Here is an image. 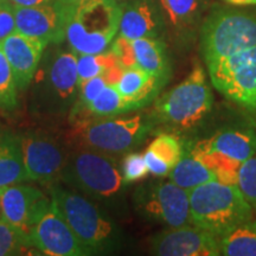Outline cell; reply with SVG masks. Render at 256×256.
<instances>
[{"label": "cell", "instance_id": "1", "mask_svg": "<svg viewBox=\"0 0 256 256\" xmlns=\"http://www.w3.org/2000/svg\"><path fill=\"white\" fill-rule=\"evenodd\" d=\"M120 18L121 5L116 0L66 4V38L72 50L76 55L107 51L119 32Z\"/></svg>", "mask_w": 256, "mask_h": 256}, {"label": "cell", "instance_id": "2", "mask_svg": "<svg viewBox=\"0 0 256 256\" xmlns=\"http://www.w3.org/2000/svg\"><path fill=\"white\" fill-rule=\"evenodd\" d=\"M50 198L88 255L113 252L119 247L120 230L88 198L60 185L51 188Z\"/></svg>", "mask_w": 256, "mask_h": 256}, {"label": "cell", "instance_id": "3", "mask_svg": "<svg viewBox=\"0 0 256 256\" xmlns=\"http://www.w3.org/2000/svg\"><path fill=\"white\" fill-rule=\"evenodd\" d=\"M191 223L220 236L252 217V206L236 185L210 180L188 191Z\"/></svg>", "mask_w": 256, "mask_h": 256}, {"label": "cell", "instance_id": "4", "mask_svg": "<svg viewBox=\"0 0 256 256\" xmlns=\"http://www.w3.org/2000/svg\"><path fill=\"white\" fill-rule=\"evenodd\" d=\"M200 50L206 66L256 46V14L216 8L202 22Z\"/></svg>", "mask_w": 256, "mask_h": 256}, {"label": "cell", "instance_id": "5", "mask_svg": "<svg viewBox=\"0 0 256 256\" xmlns=\"http://www.w3.org/2000/svg\"><path fill=\"white\" fill-rule=\"evenodd\" d=\"M32 101L34 110L60 114L74 104L80 87L78 55L74 51H58L40 60L34 74Z\"/></svg>", "mask_w": 256, "mask_h": 256}, {"label": "cell", "instance_id": "6", "mask_svg": "<svg viewBox=\"0 0 256 256\" xmlns=\"http://www.w3.org/2000/svg\"><path fill=\"white\" fill-rule=\"evenodd\" d=\"M60 178L98 200L116 196L127 185L120 166L112 156L88 147L70 153Z\"/></svg>", "mask_w": 256, "mask_h": 256}, {"label": "cell", "instance_id": "7", "mask_svg": "<svg viewBox=\"0 0 256 256\" xmlns=\"http://www.w3.org/2000/svg\"><path fill=\"white\" fill-rule=\"evenodd\" d=\"M214 95L206 81V72L197 64L180 84L164 92L154 106L156 119L177 128H191L209 114Z\"/></svg>", "mask_w": 256, "mask_h": 256}, {"label": "cell", "instance_id": "8", "mask_svg": "<svg viewBox=\"0 0 256 256\" xmlns=\"http://www.w3.org/2000/svg\"><path fill=\"white\" fill-rule=\"evenodd\" d=\"M134 204L140 215L168 228L192 224L188 191L171 180L152 182L138 188Z\"/></svg>", "mask_w": 256, "mask_h": 256}, {"label": "cell", "instance_id": "9", "mask_svg": "<svg viewBox=\"0 0 256 256\" xmlns=\"http://www.w3.org/2000/svg\"><path fill=\"white\" fill-rule=\"evenodd\" d=\"M212 86L236 104L256 110V46L210 66Z\"/></svg>", "mask_w": 256, "mask_h": 256}, {"label": "cell", "instance_id": "10", "mask_svg": "<svg viewBox=\"0 0 256 256\" xmlns=\"http://www.w3.org/2000/svg\"><path fill=\"white\" fill-rule=\"evenodd\" d=\"M190 153L215 174L220 171L238 172L242 162L256 154V134L248 128L220 130L194 144Z\"/></svg>", "mask_w": 256, "mask_h": 256}, {"label": "cell", "instance_id": "11", "mask_svg": "<svg viewBox=\"0 0 256 256\" xmlns=\"http://www.w3.org/2000/svg\"><path fill=\"white\" fill-rule=\"evenodd\" d=\"M150 130L151 121L142 115L126 119L95 120L83 127L81 139L88 148L113 156L139 145Z\"/></svg>", "mask_w": 256, "mask_h": 256}, {"label": "cell", "instance_id": "12", "mask_svg": "<svg viewBox=\"0 0 256 256\" xmlns=\"http://www.w3.org/2000/svg\"><path fill=\"white\" fill-rule=\"evenodd\" d=\"M50 206L51 198L34 186L14 184L0 188L2 218L28 238L34 224Z\"/></svg>", "mask_w": 256, "mask_h": 256}, {"label": "cell", "instance_id": "13", "mask_svg": "<svg viewBox=\"0 0 256 256\" xmlns=\"http://www.w3.org/2000/svg\"><path fill=\"white\" fill-rule=\"evenodd\" d=\"M20 140L28 180L52 183L60 177L69 154L56 139L46 134L28 133Z\"/></svg>", "mask_w": 256, "mask_h": 256}, {"label": "cell", "instance_id": "14", "mask_svg": "<svg viewBox=\"0 0 256 256\" xmlns=\"http://www.w3.org/2000/svg\"><path fill=\"white\" fill-rule=\"evenodd\" d=\"M151 252L159 256H218L220 238L188 224L168 228L151 240Z\"/></svg>", "mask_w": 256, "mask_h": 256}, {"label": "cell", "instance_id": "15", "mask_svg": "<svg viewBox=\"0 0 256 256\" xmlns=\"http://www.w3.org/2000/svg\"><path fill=\"white\" fill-rule=\"evenodd\" d=\"M34 247L46 255L82 256L88 255L81 242L63 220L58 211L51 206L44 211L30 234Z\"/></svg>", "mask_w": 256, "mask_h": 256}, {"label": "cell", "instance_id": "16", "mask_svg": "<svg viewBox=\"0 0 256 256\" xmlns=\"http://www.w3.org/2000/svg\"><path fill=\"white\" fill-rule=\"evenodd\" d=\"M14 16L17 31L25 36L46 46L66 40V4L62 0L34 8H14Z\"/></svg>", "mask_w": 256, "mask_h": 256}, {"label": "cell", "instance_id": "17", "mask_svg": "<svg viewBox=\"0 0 256 256\" xmlns=\"http://www.w3.org/2000/svg\"><path fill=\"white\" fill-rule=\"evenodd\" d=\"M120 5L119 36L127 40H160L165 34L166 20L159 0H128Z\"/></svg>", "mask_w": 256, "mask_h": 256}, {"label": "cell", "instance_id": "18", "mask_svg": "<svg viewBox=\"0 0 256 256\" xmlns=\"http://www.w3.org/2000/svg\"><path fill=\"white\" fill-rule=\"evenodd\" d=\"M12 72L18 89H25L34 80L43 52L48 46L34 37L16 31L0 43Z\"/></svg>", "mask_w": 256, "mask_h": 256}, {"label": "cell", "instance_id": "19", "mask_svg": "<svg viewBox=\"0 0 256 256\" xmlns=\"http://www.w3.org/2000/svg\"><path fill=\"white\" fill-rule=\"evenodd\" d=\"M166 24L172 28L180 43L196 37L202 25L208 0H159Z\"/></svg>", "mask_w": 256, "mask_h": 256}, {"label": "cell", "instance_id": "20", "mask_svg": "<svg viewBox=\"0 0 256 256\" xmlns=\"http://www.w3.org/2000/svg\"><path fill=\"white\" fill-rule=\"evenodd\" d=\"M164 84L162 80L139 66H130L122 69L115 88L134 110L150 104Z\"/></svg>", "mask_w": 256, "mask_h": 256}, {"label": "cell", "instance_id": "21", "mask_svg": "<svg viewBox=\"0 0 256 256\" xmlns=\"http://www.w3.org/2000/svg\"><path fill=\"white\" fill-rule=\"evenodd\" d=\"M134 66H139L165 83L171 76V66L165 44L158 38L130 40Z\"/></svg>", "mask_w": 256, "mask_h": 256}, {"label": "cell", "instance_id": "22", "mask_svg": "<svg viewBox=\"0 0 256 256\" xmlns=\"http://www.w3.org/2000/svg\"><path fill=\"white\" fill-rule=\"evenodd\" d=\"M28 180L25 171L20 136L0 134V188Z\"/></svg>", "mask_w": 256, "mask_h": 256}, {"label": "cell", "instance_id": "23", "mask_svg": "<svg viewBox=\"0 0 256 256\" xmlns=\"http://www.w3.org/2000/svg\"><path fill=\"white\" fill-rule=\"evenodd\" d=\"M168 176L170 180L186 191H191L202 184L217 179L215 172L190 152L180 156Z\"/></svg>", "mask_w": 256, "mask_h": 256}, {"label": "cell", "instance_id": "24", "mask_svg": "<svg viewBox=\"0 0 256 256\" xmlns=\"http://www.w3.org/2000/svg\"><path fill=\"white\" fill-rule=\"evenodd\" d=\"M220 254L256 256V220L238 224L220 236Z\"/></svg>", "mask_w": 256, "mask_h": 256}, {"label": "cell", "instance_id": "25", "mask_svg": "<svg viewBox=\"0 0 256 256\" xmlns=\"http://www.w3.org/2000/svg\"><path fill=\"white\" fill-rule=\"evenodd\" d=\"M83 108L96 116H113V115L122 114L124 112L133 110L132 106L120 95L114 84L106 86L100 95Z\"/></svg>", "mask_w": 256, "mask_h": 256}, {"label": "cell", "instance_id": "26", "mask_svg": "<svg viewBox=\"0 0 256 256\" xmlns=\"http://www.w3.org/2000/svg\"><path fill=\"white\" fill-rule=\"evenodd\" d=\"M118 66L120 64L110 50L100 54H92V55H78V84L89 78L110 72Z\"/></svg>", "mask_w": 256, "mask_h": 256}, {"label": "cell", "instance_id": "27", "mask_svg": "<svg viewBox=\"0 0 256 256\" xmlns=\"http://www.w3.org/2000/svg\"><path fill=\"white\" fill-rule=\"evenodd\" d=\"M30 247V238L0 217V256L20 255Z\"/></svg>", "mask_w": 256, "mask_h": 256}, {"label": "cell", "instance_id": "28", "mask_svg": "<svg viewBox=\"0 0 256 256\" xmlns=\"http://www.w3.org/2000/svg\"><path fill=\"white\" fill-rule=\"evenodd\" d=\"M17 83L14 72L0 46V106L12 108L17 104Z\"/></svg>", "mask_w": 256, "mask_h": 256}, {"label": "cell", "instance_id": "29", "mask_svg": "<svg viewBox=\"0 0 256 256\" xmlns=\"http://www.w3.org/2000/svg\"><path fill=\"white\" fill-rule=\"evenodd\" d=\"M148 150L168 162L171 168L177 164L178 160L183 156L180 142L178 138L171 136V134H160L151 142Z\"/></svg>", "mask_w": 256, "mask_h": 256}, {"label": "cell", "instance_id": "30", "mask_svg": "<svg viewBox=\"0 0 256 256\" xmlns=\"http://www.w3.org/2000/svg\"><path fill=\"white\" fill-rule=\"evenodd\" d=\"M238 186L252 206L256 208V154L243 162L238 168Z\"/></svg>", "mask_w": 256, "mask_h": 256}, {"label": "cell", "instance_id": "31", "mask_svg": "<svg viewBox=\"0 0 256 256\" xmlns=\"http://www.w3.org/2000/svg\"><path fill=\"white\" fill-rule=\"evenodd\" d=\"M120 168L127 184L139 180L150 174L144 154H140V153L127 154L121 162Z\"/></svg>", "mask_w": 256, "mask_h": 256}, {"label": "cell", "instance_id": "32", "mask_svg": "<svg viewBox=\"0 0 256 256\" xmlns=\"http://www.w3.org/2000/svg\"><path fill=\"white\" fill-rule=\"evenodd\" d=\"M16 31L14 6L8 0H0V43Z\"/></svg>", "mask_w": 256, "mask_h": 256}, {"label": "cell", "instance_id": "33", "mask_svg": "<svg viewBox=\"0 0 256 256\" xmlns=\"http://www.w3.org/2000/svg\"><path fill=\"white\" fill-rule=\"evenodd\" d=\"M144 158H145L148 171L151 172L152 174L156 176V177H165V176H168L170 174V171H171V166H170L166 162H164L162 158H159L158 156H156L152 151H150L148 148L146 150Z\"/></svg>", "mask_w": 256, "mask_h": 256}, {"label": "cell", "instance_id": "34", "mask_svg": "<svg viewBox=\"0 0 256 256\" xmlns=\"http://www.w3.org/2000/svg\"><path fill=\"white\" fill-rule=\"evenodd\" d=\"M14 8H34V6H40L50 4L55 0H8Z\"/></svg>", "mask_w": 256, "mask_h": 256}, {"label": "cell", "instance_id": "35", "mask_svg": "<svg viewBox=\"0 0 256 256\" xmlns=\"http://www.w3.org/2000/svg\"><path fill=\"white\" fill-rule=\"evenodd\" d=\"M232 5H256V0H226Z\"/></svg>", "mask_w": 256, "mask_h": 256}, {"label": "cell", "instance_id": "36", "mask_svg": "<svg viewBox=\"0 0 256 256\" xmlns=\"http://www.w3.org/2000/svg\"><path fill=\"white\" fill-rule=\"evenodd\" d=\"M62 2H66V4H75V2H81V0H62Z\"/></svg>", "mask_w": 256, "mask_h": 256}, {"label": "cell", "instance_id": "37", "mask_svg": "<svg viewBox=\"0 0 256 256\" xmlns=\"http://www.w3.org/2000/svg\"><path fill=\"white\" fill-rule=\"evenodd\" d=\"M0 217H2V215H0Z\"/></svg>", "mask_w": 256, "mask_h": 256}]
</instances>
